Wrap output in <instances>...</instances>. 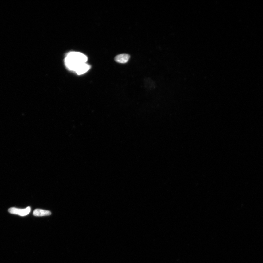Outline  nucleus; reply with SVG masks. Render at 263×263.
<instances>
[{
	"label": "nucleus",
	"mask_w": 263,
	"mask_h": 263,
	"mask_svg": "<svg viewBox=\"0 0 263 263\" xmlns=\"http://www.w3.org/2000/svg\"><path fill=\"white\" fill-rule=\"evenodd\" d=\"M130 56L127 54H122L116 56L115 61L117 62L124 64L127 62L130 58Z\"/></svg>",
	"instance_id": "obj_3"
},
{
	"label": "nucleus",
	"mask_w": 263,
	"mask_h": 263,
	"mask_svg": "<svg viewBox=\"0 0 263 263\" xmlns=\"http://www.w3.org/2000/svg\"><path fill=\"white\" fill-rule=\"evenodd\" d=\"M51 213L49 211L37 209L34 211L33 214L36 216H43L51 215Z\"/></svg>",
	"instance_id": "obj_5"
},
{
	"label": "nucleus",
	"mask_w": 263,
	"mask_h": 263,
	"mask_svg": "<svg viewBox=\"0 0 263 263\" xmlns=\"http://www.w3.org/2000/svg\"><path fill=\"white\" fill-rule=\"evenodd\" d=\"M88 60V57L84 54L78 52H72L67 54L65 62L68 69L75 72L80 66L86 63Z\"/></svg>",
	"instance_id": "obj_1"
},
{
	"label": "nucleus",
	"mask_w": 263,
	"mask_h": 263,
	"mask_svg": "<svg viewBox=\"0 0 263 263\" xmlns=\"http://www.w3.org/2000/svg\"><path fill=\"white\" fill-rule=\"evenodd\" d=\"M90 69V66L85 63L79 66L75 71V72L78 75H81L85 73L89 70Z\"/></svg>",
	"instance_id": "obj_4"
},
{
	"label": "nucleus",
	"mask_w": 263,
	"mask_h": 263,
	"mask_svg": "<svg viewBox=\"0 0 263 263\" xmlns=\"http://www.w3.org/2000/svg\"><path fill=\"white\" fill-rule=\"evenodd\" d=\"M8 211L11 214L24 216H26L30 213L31 208L29 206L24 209H20L13 207L9 208Z\"/></svg>",
	"instance_id": "obj_2"
}]
</instances>
